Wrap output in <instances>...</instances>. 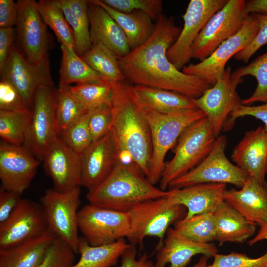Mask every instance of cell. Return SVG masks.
<instances>
[{
    "label": "cell",
    "instance_id": "2e32d148",
    "mask_svg": "<svg viewBox=\"0 0 267 267\" xmlns=\"http://www.w3.org/2000/svg\"><path fill=\"white\" fill-rule=\"evenodd\" d=\"M16 29L22 54L30 62L39 64L48 56L50 41L47 25L34 0H18Z\"/></svg>",
    "mask_w": 267,
    "mask_h": 267
},
{
    "label": "cell",
    "instance_id": "8992f818",
    "mask_svg": "<svg viewBox=\"0 0 267 267\" xmlns=\"http://www.w3.org/2000/svg\"><path fill=\"white\" fill-rule=\"evenodd\" d=\"M186 208L171 203L166 197L142 202L128 212L130 232L127 238L130 244L143 246L148 236L159 239L157 249L163 244L164 237L170 225L183 219Z\"/></svg>",
    "mask_w": 267,
    "mask_h": 267
},
{
    "label": "cell",
    "instance_id": "6da1fadb",
    "mask_svg": "<svg viewBox=\"0 0 267 267\" xmlns=\"http://www.w3.org/2000/svg\"><path fill=\"white\" fill-rule=\"evenodd\" d=\"M150 38L126 55L118 58L125 78L142 85L176 92L195 99L212 87L199 78L178 70L167 52L180 33L172 18L162 14L155 22Z\"/></svg>",
    "mask_w": 267,
    "mask_h": 267
},
{
    "label": "cell",
    "instance_id": "db71d44e",
    "mask_svg": "<svg viewBox=\"0 0 267 267\" xmlns=\"http://www.w3.org/2000/svg\"><path fill=\"white\" fill-rule=\"evenodd\" d=\"M267 239V222L260 226L256 235L249 240L248 244L252 246L264 240Z\"/></svg>",
    "mask_w": 267,
    "mask_h": 267
},
{
    "label": "cell",
    "instance_id": "83f0119b",
    "mask_svg": "<svg viewBox=\"0 0 267 267\" xmlns=\"http://www.w3.org/2000/svg\"><path fill=\"white\" fill-rule=\"evenodd\" d=\"M213 215L220 246L226 242L242 243L256 231L257 224L248 221L225 201Z\"/></svg>",
    "mask_w": 267,
    "mask_h": 267
},
{
    "label": "cell",
    "instance_id": "f907efd6",
    "mask_svg": "<svg viewBox=\"0 0 267 267\" xmlns=\"http://www.w3.org/2000/svg\"><path fill=\"white\" fill-rule=\"evenodd\" d=\"M17 17L16 2L13 0H0V28L13 27Z\"/></svg>",
    "mask_w": 267,
    "mask_h": 267
},
{
    "label": "cell",
    "instance_id": "7402d4cb",
    "mask_svg": "<svg viewBox=\"0 0 267 267\" xmlns=\"http://www.w3.org/2000/svg\"><path fill=\"white\" fill-rule=\"evenodd\" d=\"M224 200L248 221L260 226L267 222V182L249 176L239 190H226Z\"/></svg>",
    "mask_w": 267,
    "mask_h": 267
},
{
    "label": "cell",
    "instance_id": "9a60e30c",
    "mask_svg": "<svg viewBox=\"0 0 267 267\" xmlns=\"http://www.w3.org/2000/svg\"><path fill=\"white\" fill-rule=\"evenodd\" d=\"M0 73L1 79L8 81L18 90L30 109L40 87L54 86L49 57L39 64L31 63L14 45Z\"/></svg>",
    "mask_w": 267,
    "mask_h": 267
},
{
    "label": "cell",
    "instance_id": "ab89813d",
    "mask_svg": "<svg viewBox=\"0 0 267 267\" xmlns=\"http://www.w3.org/2000/svg\"><path fill=\"white\" fill-rule=\"evenodd\" d=\"M89 117L88 111L74 121L59 135L68 146L81 155L92 142Z\"/></svg>",
    "mask_w": 267,
    "mask_h": 267
},
{
    "label": "cell",
    "instance_id": "8fae6325",
    "mask_svg": "<svg viewBox=\"0 0 267 267\" xmlns=\"http://www.w3.org/2000/svg\"><path fill=\"white\" fill-rule=\"evenodd\" d=\"M245 3L244 0H228L210 17L192 45L193 58L203 61L240 30L247 16L244 12Z\"/></svg>",
    "mask_w": 267,
    "mask_h": 267
},
{
    "label": "cell",
    "instance_id": "7dc6e473",
    "mask_svg": "<svg viewBox=\"0 0 267 267\" xmlns=\"http://www.w3.org/2000/svg\"><path fill=\"white\" fill-rule=\"evenodd\" d=\"M247 116L261 121L264 123V129L267 132V102L256 106L240 105L231 113L225 131L232 128L237 119Z\"/></svg>",
    "mask_w": 267,
    "mask_h": 267
},
{
    "label": "cell",
    "instance_id": "681fc988",
    "mask_svg": "<svg viewBox=\"0 0 267 267\" xmlns=\"http://www.w3.org/2000/svg\"><path fill=\"white\" fill-rule=\"evenodd\" d=\"M21 195L0 189V223L6 221L10 216L21 199Z\"/></svg>",
    "mask_w": 267,
    "mask_h": 267
},
{
    "label": "cell",
    "instance_id": "c3c4849f",
    "mask_svg": "<svg viewBox=\"0 0 267 267\" xmlns=\"http://www.w3.org/2000/svg\"><path fill=\"white\" fill-rule=\"evenodd\" d=\"M135 245H131L122 255L120 267H155V264L149 259L146 253L136 258Z\"/></svg>",
    "mask_w": 267,
    "mask_h": 267
},
{
    "label": "cell",
    "instance_id": "ac0fdd59",
    "mask_svg": "<svg viewBox=\"0 0 267 267\" xmlns=\"http://www.w3.org/2000/svg\"><path fill=\"white\" fill-rule=\"evenodd\" d=\"M40 161L24 145L0 143L1 188L22 195L28 188Z\"/></svg>",
    "mask_w": 267,
    "mask_h": 267
},
{
    "label": "cell",
    "instance_id": "d6986e66",
    "mask_svg": "<svg viewBox=\"0 0 267 267\" xmlns=\"http://www.w3.org/2000/svg\"><path fill=\"white\" fill-rule=\"evenodd\" d=\"M42 161L45 172L52 180L53 189L65 192L81 186V155L59 136L49 144Z\"/></svg>",
    "mask_w": 267,
    "mask_h": 267
},
{
    "label": "cell",
    "instance_id": "5b68a950",
    "mask_svg": "<svg viewBox=\"0 0 267 267\" xmlns=\"http://www.w3.org/2000/svg\"><path fill=\"white\" fill-rule=\"evenodd\" d=\"M217 137L206 117L186 128L178 140L173 157L165 163L160 188L167 190L172 181L201 162L211 150Z\"/></svg>",
    "mask_w": 267,
    "mask_h": 267
},
{
    "label": "cell",
    "instance_id": "f1b7e54d",
    "mask_svg": "<svg viewBox=\"0 0 267 267\" xmlns=\"http://www.w3.org/2000/svg\"><path fill=\"white\" fill-rule=\"evenodd\" d=\"M90 0L101 6L117 22L126 37L131 50L143 44L154 31L153 20L142 11L124 13L110 7L100 0Z\"/></svg>",
    "mask_w": 267,
    "mask_h": 267
},
{
    "label": "cell",
    "instance_id": "9f6ffc18",
    "mask_svg": "<svg viewBox=\"0 0 267 267\" xmlns=\"http://www.w3.org/2000/svg\"><path fill=\"white\" fill-rule=\"evenodd\" d=\"M155 267H165L161 265L155 263Z\"/></svg>",
    "mask_w": 267,
    "mask_h": 267
},
{
    "label": "cell",
    "instance_id": "9c48e42d",
    "mask_svg": "<svg viewBox=\"0 0 267 267\" xmlns=\"http://www.w3.org/2000/svg\"><path fill=\"white\" fill-rule=\"evenodd\" d=\"M80 187L65 192L48 189L40 198L48 228L77 253Z\"/></svg>",
    "mask_w": 267,
    "mask_h": 267
},
{
    "label": "cell",
    "instance_id": "e0dca14e",
    "mask_svg": "<svg viewBox=\"0 0 267 267\" xmlns=\"http://www.w3.org/2000/svg\"><path fill=\"white\" fill-rule=\"evenodd\" d=\"M47 229L40 203L21 198L8 218L0 223V250L20 244Z\"/></svg>",
    "mask_w": 267,
    "mask_h": 267
},
{
    "label": "cell",
    "instance_id": "bcb514c9",
    "mask_svg": "<svg viewBox=\"0 0 267 267\" xmlns=\"http://www.w3.org/2000/svg\"><path fill=\"white\" fill-rule=\"evenodd\" d=\"M253 14L259 24L258 32L251 42L234 56L235 60L246 63L256 51L267 43V15Z\"/></svg>",
    "mask_w": 267,
    "mask_h": 267
},
{
    "label": "cell",
    "instance_id": "f5cc1de1",
    "mask_svg": "<svg viewBox=\"0 0 267 267\" xmlns=\"http://www.w3.org/2000/svg\"><path fill=\"white\" fill-rule=\"evenodd\" d=\"M244 12L247 16L251 14L267 15V0H245Z\"/></svg>",
    "mask_w": 267,
    "mask_h": 267
},
{
    "label": "cell",
    "instance_id": "277c9868",
    "mask_svg": "<svg viewBox=\"0 0 267 267\" xmlns=\"http://www.w3.org/2000/svg\"><path fill=\"white\" fill-rule=\"evenodd\" d=\"M143 108L149 126L152 143L149 174L146 178L155 185L160 180L168 151L186 128L206 115L197 108L171 113Z\"/></svg>",
    "mask_w": 267,
    "mask_h": 267
},
{
    "label": "cell",
    "instance_id": "f6af8a7d",
    "mask_svg": "<svg viewBox=\"0 0 267 267\" xmlns=\"http://www.w3.org/2000/svg\"><path fill=\"white\" fill-rule=\"evenodd\" d=\"M0 110L22 112L31 110L18 90L8 81L0 79Z\"/></svg>",
    "mask_w": 267,
    "mask_h": 267
},
{
    "label": "cell",
    "instance_id": "5bb4252c",
    "mask_svg": "<svg viewBox=\"0 0 267 267\" xmlns=\"http://www.w3.org/2000/svg\"><path fill=\"white\" fill-rule=\"evenodd\" d=\"M228 0H191L182 17L184 25L167 52L169 60L179 70L192 57L191 47L210 17L223 7Z\"/></svg>",
    "mask_w": 267,
    "mask_h": 267
},
{
    "label": "cell",
    "instance_id": "1f68e13d",
    "mask_svg": "<svg viewBox=\"0 0 267 267\" xmlns=\"http://www.w3.org/2000/svg\"><path fill=\"white\" fill-rule=\"evenodd\" d=\"M61 50L59 87H69L73 83L76 85L109 81L93 69L74 49L61 44Z\"/></svg>",
    "mask_w": 267,
    "mask_h": 267
},
{
    "label": "cell",
    "instance_id": "ba28073f",
    "mask_svg": "<svg viewBox=\"0 0 267 267\" xmlns=\"http://www.w3.org/2000/svg\"><path fill=\"white\" fill-rule=\"evenodd\" d=\"M57 89L42 86L37 90L31 109L24 146L40 161L52 141L59 136L56 117Z\"/></svg>",
    "mask_w": 267,
    "mask_h": 267
},
{
    "label": "cell",
    "instance_id": "44dd1931",
    "mask_svg": "<svg viewBox=\"0 0 267 267\" xmlns=\"http://www.w3.org/2000/svg\"><path fill=\"white\" fill-rule=\"evenodd\" d=\"M231 157L249 176L265 181L267 173V132L264 127L247 131L234 147Z\"/></svg>",
    "mask_w": 267,
    "mask_h": 267
},
{
    "label": "cell",
    "instance_id": "b9f144b4",
    "mask_svg": "<svg viewBox=\"0 0 267 267\" xmlns=\"http://www.w3.org/2000/svg\"><path fill=\"white\" fill-rule=\"evenodd\" d=\"M76 253L60 238L56 237L45 257L37 267H71Z\"/></svg>",
    "mask_w": 267,
    "mask_h": 267
},
{
    "label": "cell",
    "instance_id": "52a82bcc",
    "mask_svg": "<svg viewBox=\"0 0 267 267\" xmlns=\"http://www.w3.org/2000/svg\"><path fill=\"white\" fill-rule=\"evenodd\" d=\"M227 144L226 137L219 135L207 156L192 169L172 181L168 189L204 183L230 184L241 188L249 175L228 159L225 154Z\"/></svg>",
    "mask_w": 267,
    "mask_h": 267
},
{
    "label": "cell",
    "instance_id": "4fadbf2b",
    "mask_svg": "<svg viewBox=\"0 0 267 267\" xmlns=\"http://www.w3.org/2000/svg\"><path fill=\"white\" fill-rule=\"evenodd\" d=\"M243 80L233 76L231 67L228 66L211 87L193 99L196 108L202 110L209 120L217 137L222 131H225L231 113L242 104L237 88Z\"/></svg>",
    "mask_w": 267,
    "mask_h": 267
},
{
    "label": "cell",
    "instance_id": "603a6c76",
    "mask_svg": "<svg viewBox=\"0 0 267 267\" xmlns=\"http://www.w3.org/2000/svg\"><path fill=\"white\" fill-rule=\"evenodd\" d=\"M226 190L225 184H199L168 190L167 198L172 204L184 206L187 212L184 218H188L197 214L213 213L224 201L223 195Z\"/></svg>",
    "mask_w": 267,
    "mask_h": 267
},
{
    "label": "cell",
    "instance_id": "11a10c76",
    "mask_svg": "<svg viewBox=\"0 0 267 267\" xmlns=\"http://www.w3.org/2000/svg\"><path fill=\"white\" fill-rule=\"evenodd\" d=\"M209 259L208 257L202 255L198 262L191 267H207V261Z\"/></svg>",
    "mask_w": 267,
    "mask_h": 267
},
{
    "label": "cell",
    "instance_id": "4dcf8cb0",
    "mask_svg": "<svg viewBox=\"0 0 267 267\" xmlns=\"http://www.w3.org/2000/svg\"><path fill=\"white\" fill-rule=\"evenodd\" d=\"M131 245L122 239L107 245L92 246L79 237L77 253L80 258L71 267H111Z\"/></svg>",
    "mask_w": 267,
    "mask_h": 267
},
{
    "label": "cell",
    "instance_id": "d590c367",
    "mask_svg": "<svg viewBox=\"0 0 267 267\" xmlns=\"http://www.w3.org/2000/svg\"><path fill=\"white\" fill-rule=\"evenodd\" d=\"M113 82L106 81L69 86L70 90L90 111L104 105L111 104Z\"/></svg>",
    "mask_w": 267,
    "mask_h": 267
},
{
    "label": "cell",
    "instance_id": "ee69618b",
    "mask_svg": "<svg viewBox=\"0 0 267 267\" xmlns=\"http://www.w3.org/2000/svg\"><path fill=\"white\" fill-rule=\"evenodd\" d=\"M89 112V126L93 142L104 136L111 129L112 111L111 105H104Z\"/></svg>",
    "mask_w": 267,
    "mask_h": 267
},
{
    "label": "cell",
    "instance_id": "7bdbcfd3",
    "mask_svg": "<svg viewBox=\"0 0 267 267\" xmlns=\"http://www.w3.org/2000/svg\"><path fill=\"white\" fill-rule=\"evenodd\" d=\"M207 267H267V250L257 258L232 252L228 254H216L212 264Z\"/></svg>",
    "mask_w": 267,
    "mask_h": 267
},
{
    "label": "cell",
    "instance_id": "4316f807",
    "mask_svg": "<svg viewBox=\"0 0 267 267\" xmlns=\"http://www.w3.org/2000/svg\"><path fill=\"white\" fill-rule=\"evenodd\" d=\"M130 89L143 108L171 113L196 108L193 99L180 93L142 85H130Z\"/></svg>",
    "mask_w": 267,
    "mask_h": 267
},
{
    "label": "cell",
    "instance_id": "ffe728a7",
    "mask_svg": "<svg viewBox=\"0 0 267 267\" xmlns=\"http://www.w3.org/2000/svg\"><path fill=\"white\" fill-rule=\"evenodd\" d=\"M81 156V186L90 191L100 184L115 167V150L111 129L93 141Z\"/></svg>",
    "mask_w": 267,
    "mask_h": 267
},
{
    "label": "cell",
    "instance_id": "7c38bea8",
    "mask_svg": "<svg viewBox=\"0 0 267 267\" xmlns=\"http://www.w3.org/2000/svg\"><path fill=\"white\" fill-rule=\"evenodd\" d=\"M258 29L259 24L255 16L249 15L237 33L222 42L207 58L197 64L185 66L182 71L212 86L223 75L229 60L251 42Z\"/></svg>",
    "mask_w": 267,
    "mask_h": 267
},
{
    "label": "cell",
    "instance_id": "7a4b0ae2",
    "mask_svg": "<svg viewBox=\"0 0 267 267\" xmlns=\"http://www.w3.org/2000/svg\"><path fill=\"white\" fill-rule=\"evenodd\" d=\"M111 126L114 145L127 149L146 178L152 154L149 126L143 107L125 81L113 82Z\"/></svg>",
    "mask_w": 267,
    "mask_h": 267
},
{
    "label": "cell",
    "instance_id": "d4e9b609",
    "mask_svg": "<svg viewBox=\"0 0 267 267\" xmlns=\"http://www.w3.org/2000/svg\"><path fill=\"white\" fill-rule=\"evenodd\" d=\"M88 12L92 43L100 42L118 58L131 50L126 37L117 22L101 6L88 0Z\"/></svg>",
    "mask_w": 267,
    "mask_h": 267
},
{
    "label": "cell",
    "instance_id": "836d02e7",
    "mask_svg": "<svg viewBox=\"0 0 267 267\" xmlns=\"http://www.w3.org/2000/svg\"><path fill=\"white\" fill-rule=\"evenodd\" d=\"M187 238L200 243L217 241V232L213 213L197 214L181 219L174 228Z\"/></svg>",
    "mask_w": 267,
    "mask_h": 267
},
{
    "label": "cell",
    "instance_id": "484cf974",
    "mask_svg": "<svg viewBox=\"0 0 267 267\" xmlns=\"http://www.w3.org/2000/svg\"><path fill=\"white\" fill-rule=\"evenodd\" d=\"M56 237L47 229L20 244L0 250V267H37Z\"/></svg>",
    "mask_w": 267,
    "mask_h": 267
},
{
    "label": "cell",
    "instance_id": "f546056e",
    "mask_svg": "<svg viewBox=\"0 0 267 267\" xmlns=\"http://www.w3.org/2000/svg\"><path fill=\"white\" fill-rule=\"evenodd\" d=\"M62 10L73 34L75 51L83 56L92 47L88 0H56Z\"/></svg>",
    "mask_w": 267,
    "mask_h": 267
},
{
    "label": "cell",
    "instance_id": "3957f363",
    "mask_svg": "<svg viewBox=\"0 0 267 267\" xmlns=\"http://www.w3.org/2000/svg\"><path fill=\"white\" fill-rule=\"evenodd\" d=\"M168 194V190L151 183L140 169L115 165L100 184L88 191L87 199L98 207L128 212L142 202Z\"/></svg>",
    "mask_w": 267,
    "mask_h": 267
},
{
    "label": "cell",
    "instance_id": "8d00e7d4",
    "mask_svg": "<svg viewBox=\"0 0 267 267\" xmlns=\"http://www.w3.org/2000/svg\"><path fill=\"white\" fill-rule=\"evenodd\" d=\"M232 75L239 78L250 75L256 79L255 91L250 97L241 100L242 104L252 105L257 102H267V52L257 57L249 64L238 68Z\"/></svg>",
    "mask_w": 267,
    "mask_h": 267
},
{
    "label": "cell",
    "instance_id": "f35d334b",
    "mask_svg": "<svg viewBox=\"0 0 267 267\" xmlns=\"http://www.w3.org/2000/svg\"><path fill=\"white\" fill-rule=\"evenodd\" d=\"M88 112L70 90L69 87H59L56 93V117L58 134Z\"/></svg>",
    "mask_w": 267,
    "mask_h": 267
},
{
    "label": "cell",
    "instance_id": "816d5d0a",
    "mask_svg": "<svg viewBox=\"0 0 267 267\" xmlns=\"http://www.w3.org/2000/svg\"><path fill=\"white\" fill-rule=\"evenodd\" d=\"M14 30L13 27L0 28V71L14 45Z\"/></svg>",
    "mask_w": 267,
    "mask_h": 267
},
{
    "label": "cell",
    "instance_id": "e575fe53",
    "mask_svg": "<svg viewBox=\"0 0 267 267\" xmlns=\"http://www.w3.org/2000/svg\"><path fill=\"white\" fill-rule=\"evenodd\" d=\"M37 3L42 19L54 31L61 44L75 50L72 30L56 0H40Z\"/></svg>",
    "mask_w": 267,
    "mask_h": 267
},
{
    "label": "cell",
    "instance_id": "74e56055",
    "mask_svg": "<svg viewBox=\"0 0 267 267\" xmlns=\"http://www.w3.org/2000/svg\"><path fill=\"white\" fill-rule=\"evenodd\" d=\"M31 110L22 112L0 110V137L1 141L23 145L30 116Z\"/></svg>",
    "mask_w": 267,
    "mask_h": 267
},
{
    "label": "cell",
    "instance_id": "60d3db41",
    "mask_svg": "<svg viewBox=\"0 0 267 267\" xmlns=\"http://www.w3.org/2000/svg\"><path fill=\"white\" fill-rule=\"evenodd\" d=\"M103 3L118 11L130 13L141 11L155 21L162 15L163 2L161 0H100Z\"/></svg>",
    "mask_w": 267,
    "mask_h": 267
},
{
    "label": "cell",
    "instance_id": "30bf717a",
    "mask_svg": "<svg viewBox=\"0 0 267 267\" xmlns=\"http://www.w3.org/2000/svg\"><path fill=\"white\" fill-rule=\"evenodd\" d=\"M78 228L92 246H101L127 238L130 232L128 212L85 205L78 211Z\"/></svg>",
    "mask_w": 267,
    "mask_h": 267
},
{
    "label": "cell",
    "instance_id": "cb8c5ba5",
    "mask_svg": "<svg viewBox=\"0 0 267 267\" xmlns=\"http://www.w3.org/2000/svg\"><path fill=\"white\" fill-rule=\"evenodd\" d=\"M217 253V249L212 243L196 242L169 228L162 245L157 249L156 262L164 266L169 263V267H185L196 255L202 254L210 258Z\"/></svg>",
    "mask_w": 267,
    "mask_h": 267
},
{
    "label": "cell",
    "instance_id": "d6a6232c",
    "mask_svg": "<svg viewBox=\"0 0 267 267\" xmlns=\"http://www.w3.org/2000/svg\"><path fill=\"white\" fill-rule=\"evenodd\" d=\"M81 57L93 69L112 82L126 80L117 56L100 42L93 43L91 48Z\"/></svg>",
    "mask_w": 267,
    "mask_h": 267
}]
</instances>
